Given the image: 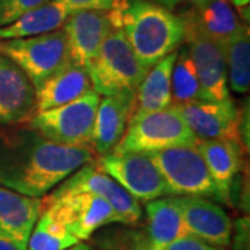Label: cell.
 <instances>
[{
	"mask_svg": "<svg viewBox=\"0 0 250 250\" xmlns=\"http://www.w3.org/2000/svg\"><path fill=\"white\" fill-rule=\"evenodd\" d=\"M96 160L89 146L50 142L27 124L0 131V185L24 196L42 197Z\"/></svg>",
	"mask_w": 250,
	"mask_h": 250,
	"instance_id": "6da1fadb",
	"label": "cell"
},
{
	"mask_svg": "<svg viewBox=\"0 0 250 250\" xmlns=\"http://www.w3.org/2000/svg\"><path fill=\"white\" fill-rule=\"evenodd\" d=\"M110 11L116 28L147 70L185 42V25L178 14L149 0H123Z\"/></svg>",
	"mask_w": 250,
	"mask_h": 250,
	"instance_id": "7a4b0ae2",
	"label": "cell"
},
{
	"mask_svg": "<svg viewBox=\"0 0 250 250\" xmlns=\"http://www.w3.org/2000/svg\"><path fill=\"white\" fill-rule=\"evenodd\" d=\"M197 138L175 107L150 113L135 111L113 152H157L175 146H195Z\"/></svg>",
	"mask_w": 250,
	"mask_h": 250,
	"instance_id": "3957f363",
	"label": "cell"
},
{
	"mask_svg": "<svg viewBox=\"0 0 250 250\" xmlns=\"http://www.w3.org/2000/svg\"><path fill=\"white\" fill-rule=\"evenodd\" d=\"M93 90L110 96L123 90H136L147 74L121 29H113L88 67Z\"/></svg>",
	"mask_w": 250,
	"mask_h": 250,
	"instance_id": "277c9868",
	"label": "cell"
},
{
	"mask_svg": "<svg viewBox=\"0 0 250 250\" xmlns=\"http://www.w3.org/2000/svg\"><path fill=\"white\" fill-rule=\"evenodd\" d=\"M0 54L17 64L35 89L71 62L62 28L29 38L3 39L0 41Z\"/></svg>",
	"mask_w": 250,
	"mask_h": 250,
	"instance_id": "5b68a950",
	"label": "cell"
},
{
	"mask_svg": "<svg viewBox=\"0 0 250 250\" xmlns=\"http://www.w3.org/2000/svg\"><path fill=\"white\" fill-rule=\"evenodd\" d=\"M100 95L92 90L68 104L38 111L25 124L47 141L64 146H89Z\"/></svg>",
	"mask_w": 250,
	"mask_h": 250,
	"instance_id": "8992f818",
	"label": "cell"
},
{
	"mask_svg": "<svg viewBox=\"0 0 250 250\" xmlns=\"http://www.w3.org/2000/svg\"><path fill=\"white\" fill-rule=\"evenodd\" d=\"M172 196H195L221 202L205 159L195 146H175L147 152Z\"/></svg>",
	"mask_w": 250,
	"mask_h": 250,
	"instance_id": "52a82bcc",
	"label": "cell"
},
{
	"mask_svg": "<svg viewBox=\"0 0 250 250\" xmlns=\"http://www.w3.org/2000/svg\"><path fill=\"white\" fill-rule=\"evenodd\" d=\"M42 207L49 210L81 242L90 239L106 225L120 224L114 208L104 199L88 192L49 195L42 200Z\"/></svg>",
	"mask_w": 250,
	"mask_h": 250,
	"instance_id": "ba28073f",
	"label": "cell"
},
{
	"mask_svg": "<svg viewBox=\"0 0 250 250\" xmlns=\"http://www.w3.org/2000/svg\"><path fill=\"white\" fill-rule=\"evenodd\" d=\"M88 192L102 197L114 208L123 225H134L142 218V207L139 200L129 195L116 179L111 178L96 160L83 164L62 185L56 188L50 196L64 193Z\"/></svg>",
	"mask_w": 250,
	"mask_h": 250,
	"instance_id": "9c48e42d",
	"label": "cell"
},
{
	"mask_svg": "<svg viewBox=\"0 0 250 250\" xmlns=\"http://www.w3.org/2000/svg\"><path fill=\"white\" fill-rule=\"evenodd\" d=\"M99 166L136 200L150 202L168 196V188L147 153L110 152L100 156Z\"/></svg>",
	"mask_w": 250,
	"mask_h": 250,
	"instance_id": "30bf717a",
	"label": "cell"
},
{
	"mask_svg": "<svg viewBox=\"0 0 250 250\" xmlns=\"http://www.w3.org/2000/svg\"><path fill=\"white\" fill-rule=\"evenodd\" d=\"M177 14L185 25V41L205 38L223 47L243 25L229 0H200Z\"/></svg>",
	"mask_w": 250,
	"mask_h": 250,
	"instance_id": "8fae6325",
	"label": "cell"
},
{
	"mask_svg": "<svg viewBox=\"0 0 250 250\" xmlns=\"http://www.w3.org/2000/svg\"><path fill=\"white\" fill-rule=\"evenodd\" d=\"M175 108L197 139L239 141V110L231 98L197 100Z\"/></svg>",
	"mask_w": 250,
	"mask_h": 250,
	"instance_id": "7c38bea8",
	"label": "cell"
},
{
	"mask_svg": "<svg viewBox=\"0 0 250 250\" xmlns=\"http://www.w3.org/2000/svg\"><path fill=\"white\" fill-rule=\"evenodd\" d=\"M62 29L67 38L72 62L88 68L104 39L117 28L111 11L86 10L71 14Z\"/></svg>",
	"mask_w": 250,
	"mask_h": 250,
	"instance_id": "4fadbf2b",
	"label": "cell"
},
{
	"mask_svg": "<svg viewBox=\"0 0 250 250\" xmlns=\"http://www.w3.org/2000/svg\"><path fill=\"white\" fill-rule=\"evenodd\" d=\"M190 235L218 248L231 245L232 221L221 206L205 197L175 196Z\"/></svg>",
	"mask_w": 250,
	"mask_h": 250,
	"instance_id": "5bb4252c",
	"label": "cell"
},
{
	"mask_svg": "<svg viewBox=\"0 0 250 250\" xmlns=\"http://www.w3.org/2000/svg\"><path fill=\"white\" fill-rule=\"evenodd\" d=\"M34 114V85L17 64L0 54V126L25 124Z\"/></svg>",
	"mask_w": 250,
	"mask_h": 250,
	"instance_id": "9a60e30c",
	"label": "cell"
},
{
	"mask_svg": "<svg viewBox=\"0 0 250 250\" xmlns=\"http://www.w3.org/2000/svg\"><path fill=\"white\" fill-rule=\"evenodd\" d=\"M136 90H123L100 99L93 126L92 145L99 156L113 152L121 141L135 111Z\"/></svg>",
	"mask_w": 250,
	"mask_h": 250,
	"instance_id": "2e32d148",
	"label": "cell"
},
{
	"mask_svg": "<svg viewBox=\"0 0 250 250\" xmlns=\"http://www.w3.org/2000/svg\"><path fill=\"white\" fill-rule=\"evenodd\" d=\"M185 42L189 56L195 64L202 99L225 100L231 98L223 46L205 38H192Z\"/></svg>",
	"mask_w": 250,
	"mask_h": 250,
	"instance_id": "e0dca14e",
	"label": "cell"
},
{
	"mask_svg": "<svg viewBox=\"0 0 250 250\" xmlns=\"http://www.w3.org/2000/svg\"><path fill=\"white\" fill-rule=\"evenodd\" d=\"M93 90L89 71L70 62L35 89V113L68 104Z\"/></svg>",
	"mask_w": 250,
	"mask_h": 250,
	"instance_id": "ac0fdd59",
	"label": "cell"
},
{
	"mask_svg": "<svg viewBox=\"0 0 250 250\" xmlns=\"http://www.w3.org/2000/svg\"><path fill=\"white\" fill-rule=\"evenodd\" d=\"M196 149L205 159L208 172L218 189L221 203H231V185L242 166V146L231 139H197Z\"/></svg>",
	"mask_w": 250,
	"mask_h": 250,
	"instance_id": "d6986e66",
	"label": "cell"
},
{
	"mask_svg": "<svg viewBox=\"0 0 250 250\" xmlns=\"http://www.w3.org/2000/svg\"><path fill=\"white\" fill-rule=\"evenodd\" d=\"M42 211L41 197L24 196L0 185V233L27 245Z\"/></svg>",
	"mask_w": 250,
	"mask_h": 250,
	"instance_id": "ffe728a7",
	"label": "cell"
},
{
	"mask_svg": "<svg viewBox=\"0 0 250 250\" xmlns=\"http://www.w3.org/2000/svg\"><path fill=\"white\" fill-rule=\"evenodd\" d=\"M70 16L71 13L57 0H46L45 3L25 11L13 22L0 27V41L52 32L62 28Z\"/></svg>",
	"mask_w": 250,
	"mask_h": 250,
	"instance_id": "44dd1931",
	"label": "cell"
},
{
	"mask_svg": "<svg viewBox=\"0 0 250 250\" xmlns=\"http://www.w3.org/2000/svg\"><path fill=\"white\" fill-rule=\"evenodd\" d=\"M146 218L147 224L145 231L149 239L160 249L179 238L190 235L175 196L159 197L147 202Z\"/></svg>",
	"mask_w": 250,
	"mask_h": 250,
	"instance_id": "7402d4cb",
	"label": "cell"
},
{
	"mask_svg": "<svg viewBox=\"0 0 250 250\" xmlns=\"http://www.w3.org/2000/svg\"><path fill=\"white\" fill-rule=\"evenodd\" d=\"M175 59L177 52L166 56L145 75L139 88L136 89V113H150L170 107L171 72Z\"/></svg>",
	"mask_w": 250,
	"mask_h": 250,
	"instance_id": "603a6c76",
	"label": "cell"
},
{
	"mask_svg": "<svg viewBox=\"0 0 250 250\" xmlns=\"http://www.w3.org/2000/svg\"><path fill=\"white\" fill-rule=\"evenodd\" d=\"M227 62V77L229 88L236 93H248L250 88V36L248 25L224 45Z\"/></svg>",
	"mask_w": 250,
	"mask_h": 250,
	"instance_id": "cb8c5ba5",
	"label": "cell"
},
{
	"mask_svg": "<svg viewBox=\"0 0 250 250\" xmlns=\"http://www.w3.org/2000/svg\"><path fill=\"white\" fill-rule=\"evenodd\" d=\"M197 100H203L200 83L188 47L184 46L177 52L171 72V106L179 107Z\"/></svg>",
	"mask_w": 250,
	"mask_h": 250,
	"instance_id": "d4e9b609",
	"label": "cell"
},
{
	"mask_svg": "<svg viewBox=\"0 0 250 250\" xmlns=\"http://www.w3.org/2000/svg\"><path fill=\"white\" fill-rule=\"evenodd\" d=\"M78 241L49 210L42 207L29 235L27 250H65Z\"/></svg>",
	"mask_w": 250,
	"mask_h": 250,
	"instance_id": "484cf974",
	"label": "cell"
},
{
	"mask_svg": "<svg viewBox=\"0 0 250 250\" xmlns=\"http://www.w3.org/2000/svg\"><path fill=\"white\" fill-rule=\"evenodd\" d=\"M93 241L100 250H163L149 239L145 229L136 228L104 229Z\"/></svg>",
	"mask_w": 250,
	"mask_h": 250,
	"instance_id": "4316f807",
	"label": "cell"
},
{
	"mask_svg": "<svg viewBox=\"0 0 250 250\" xmlns=\"http://www.w3.org/2000/svg\"><path fill=\"white\" fill-rule=\"evenodd\" d=\"M46 0H0V27H4L25 11L45 3Z\"/></svg>",
	"mask_w": 250,
	"mask_h": 250,
	"instance_id": "83f0119b",
	"label": "cell"
},
{
	"mask_svg": "<svg viewBox=\"0 0 250 250\" xmlns=\"http://www.w3.org/2000/svg\"><path fill=\"white\" fill-rule=\"evenodd\" d=\"M62 3L65 9L71 14L77 11H86V10H95V11H110L116 9L123 0H57Z\"/></svg>",
	"mask_w": 250,
	"mask_h": 250,
	"instance_id": "f1b7e54d",
	"label": "cell"
},
{
	"mask_svg": "<svg viewBox=\"0 0 250 250\" xmlns=\"http://www.w3.org/2000/svg\"><path fill=\"white\" fill-rule=\"evenodd\" d=\"M163 250H225L224 248H218L214 245H210L207 242L199 239L193 235H187L184 238H179L177 241L171 242L170 245L164 246Z\"/></svg>",
	"mask_w": 250,
	"mask_h": 250,
	"instance_id": "f546056e",
	"label": "cell"
},
{
	"mask_svg": "<svg viewBox=\"0 0 250 250\" xmlns=\"http://www.w3.org/2000/svg\"><path fill=\"white\" fill-rule=\"evenodd\" d=\"M231 236L233 250H249V218L242 217L232 224Z\"/></svg>",
	"mask_w": 250,
	"mask_h": 250,
	"instance_id": "4dcf8cb0",
	"label": "cell"
},
{
	"mask_svg": "<svg viewBox=\"0 0 250 250\" xmlns=\"http://www.w3.org/2000/svg\"><path fill=\"white\" fill-rule=\"evenodd\" d=\"M249 102L242 111H239V124H238V134L241 136L242 145L246 150H249Z\"/></svg>",
	"mask_w": 250,
	"mask_h": 250,
	"instance_id": "1f68e13d",
	"label": "cell"
},
{
	"mask_svg": "<svg viewBox=\"0 0 250 250\" xmlns=\"http://www.w3.org/2000/svg\"><path fill=\"white\" fill-rule=\"evenodd\" d=\"M149 1H152L154 4H159V6L170 10V11L177 13L179 10L187 9L188 6H190V4H193L196 1H200V0H149Z\"/></svg>",
	"mask_w": 250,
	"mask_h": 250,
	"instance_id": "d6a6232c",
	"label": "cell"
},
{
	"mask_svg": "<svg viewBox=\"0 0 250 250\" xmlns=\"http://www.w3.org/2000/svg\"><path fill=\"white\" fill-rule=\"evenodd\" d=\"M0 250H27V245L20 243L0 233Z\"/></svg>",
	"mask_w": 250,
	"mask_h": 250,
	"instance_id": "836d02e7",
	"label": "cell"
},
{
	"mask_svg": "<svg viewBox=\"0 0 250 250\" xmlns=\"http://www.w3.org/2000/svg\"><path fill=\"white\" fill-rule=\"evenodd\" d=\"M65 250H95L88 243H85V242H78V243H75V245H72L70 246L68 249Z\"/></svg>",
	"mask_w": 250,
	"mask_h": 250,
	"instance_id": "e575fe53",
	"label": "cell"
},
{
	"mask_svg": "<svg viewBox=\"0 0 250 250\" xmlns=\"http://www.w3.org/2000/svg\"><path fill=\"white\" fill-rule=\"evenodd\" d=\"M229 1L232 3L233 6H236V7H248L250 0H229Z\"/></svg>",
	"mask_w": 250,
	"mask_h": 250,
	"instance_id": "d590c367",
	"label": "cell"
}]
</instances>
